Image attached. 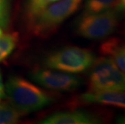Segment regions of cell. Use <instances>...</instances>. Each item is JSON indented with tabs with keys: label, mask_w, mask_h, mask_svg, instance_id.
Listing matches in <instances>:
<instances>
[{
	"label": "cell",
	"mask_w": 125,
	"mask_h": 124,
	"mask_svg": "<svg viewBox=\"0 0 125 124\" xmlns=\"http://www.w3.org/2000/svg\"><path fill=\"white\" fill-rule=\"evenodd\" d=\"M5 89L11 105L23 114L43 109L54 101L43 89L20 76L10 77Z\"/></svg>",
	"instance_id": "cell-1"
},
{
	"label": "cell",
	"mask_w": 125,
	"mask_h": 124,
	"mask_svg": "<svg viewBox=\"0 0 125 124\" xmlns=\"http://www.w3.org/2000/svg\"><path fill=\"white\" fill-rule=\"evenodd\" d=\"M94 60V55L89 49L69 46L50 53L45 58L44 65L52 69L79 73L90 68Z\"/></svg>",
	"instance_id": "cell-2"
},
{
	"label": "cell",
	"mask_w": 125,
	"mask_h": 124,
	"mask_svg": "<svg viewBox=\"0 0 125 124\" xmlns=\"http://www.w3.org/2000/svg\"><path fill=\"white\" fill-rule=\"evenodd\" d=\"M82 0H59L47 6L31 20V31L36 36L51 33L79 9Z\"/></svg>",
	"instance_id": "cell-3"
},
{
	"label": "cell",
	"mask_w": 125,
	"mask_h": 124,
	"mask_svg": "<svg viewBox=\"0 0 125 124\" xmlns=\"http://www.w3.org/2000/svg\"><path fill=\"white\" fill-rule=\"evenodd\" d=\"M119 23V14L115 9L91 14H82L76 23L75 31L82 38L102 39L115 31Z\"/></svg>",
	"instance_id": "cell-4"
},
{
	"label": "cell",
	"mask_w": 125,
	"mask_h": 124,
	"mask_svg": "<svg viewBox=\"0 0 125 124\" xmlns=\"http://www.w3.org/2000/svg\"><path fill=\"white\" fill-rule=\"evenodd\" d=\"M89 76V91H125V73L107 57L95 59Z\"/></svg>",
	"instance_id": "cell-5"
},
{
	"label": "cell",
	"mask_w": 125,
	"mask_h": 124,
	"mask_svg": "<svg viewBox=\"0 0 125 124\" xmlns=\"http://www.w3.org/2000/svg\"><path fill=\"white\" fill-rule=\"evenodd\" d=\"M30 76L40 86L51 90L73 91L82 85V80L78 76L59 70L37 69Z\"/></svg>",
	"instance_id": "cell-6"
},
{
	"label": "cell",
	"mask_w": 125,
	"mask_h": 124,
	"mask_svg": "<svg viewBox=\"0 0 125 124\" xmlns=\"http://www.w3.org/2000/svg\"><path fill=\"white\" fill-rule=\"evenodd\" d=\"M103 123L98 115L85 110L58 112L46 118L43 124H95Z\"/></svg>",
	"instance_id": "cell-7"
},
{
	"label": "cell",
	"mask_w": 125,
	"mask_h": 124,
	"mask_svg": "<svg viewBox=\"0 0 125 124\" xmlns=\"http://www.w3.org/2000/svg\"><path fill=\"white\" fill-rule=\"evenodd\" d=\"M81 101L125 110V91H88L82 94Z\"/></svg>",
	"instance_id": "cell-8"
},
{
	"label": "cell",
	"mask_w": 125,
	"mask_h": 124,
	"mask_svg": "<svg viewBox=\"0 0 125 124\" xmlns=\"http://www.w3.org/2000/svg\"><path fill=\"white\" fill-rule=\"evenodd\" d=\"M100 52L104 57L111 58L125 73V41L116 37L108 39L100 46Z\"/></svg>",
	"instance_id": "cell-9"
},
{
	"label": "cell",
	"mask_w": 125,
	"mask_h": 124,
	"mask_svg": "<svg viewBox=\"0 0 125 124\" xmlns=\"http://www.w3.org/2000/svg\"><path fill=\"white\" fill-rule=\"evenodd\" d=\"M0 28V61L8 57L18 43V33L5 32Z\"/></svg>",
	"instance_id": "cell-10"
},
{
	"label": "cell",
	"mask_w": 125,
	"mask_h": 124,
	"mask_svg": "<svg viewBox=\"0 0 125 124\" xmlns=\"http://www.w3.org/2000/svg\"><path fill=\"white\" fill-rule=\"evenodd\" d=\"M119 0H85L84 14L98 13L115 9Z\"/></svg>",
	"instance_id": "cell-11"
},
{
	"label": "cell",
	"mask_w": 125,
	"mask_h": 124,
	"mask_svg": "<svg viewBox=\"0 0 125 124\" xmlns=\"http://www.w3.org/2000/svg\"><path fill=\"white\" fill-rule=\"evenodd\" d=\"M23 114L11 105L0 102V124L17 123Z\"/></svg>",
	"instance_id": "cell-12"
},
{
	"label": "cell",
	"mask_w": 125,
	"mask_h": 124,
	"mask_svg": "<svg viewBox=\"0 0 125 124\" xmlns=\"http://www.w3.org/2000/svg\"><path fill=\"white\" fill-rule=\"evenodd\" d=\"M59 0H27L25 5V13L28 19L31 20L47 6Z\"/></svg>",
	"instance_id": "cell-13"
},
{
	"label": "cell",
	"mask_w": 125,
	"mask_h": 124,
	"mask_svg": "<svg viewBox=\"0 0 125 124\" xmlns=\"http://www.w3.org/2000/svg\"><path fill=\"white\" fill-rule=\"evenodd\" d=\"M10 19L9 0H0V28H5Z\"/></svg>",
	"instance_id": "cell-14"
},
{
	"label": "cell",
	"mask_w": 125,
	"mask_h": 124,
	"mask_svg": "<svg viewBox=\"0 0 125 124\" xmlns=\"http://www.w3.org/2000/svg\"><path fill=\"white\" fill-rule=\"evenodd\" d=\"M115 10L119 12V14L125 15V0H119Z\"/></svg>",
	"instance_id": "cell-15"
},
{
	"label": "cell",
	"mask_w": 125,
	"mask_h": 124,
	"mask_svg": "<svg viewBox=\"0 0 125 124\" xmlns=\"http://www.w3.org/2000/svg\"><path fill=\"white\" fill-rule=\"evenodd\" d=\"M6 97V93H5V86L3 84V81H2V77L0 73V102L2 99Z\"/></svg>",
	"instance_id": "cell-16"
},
{
	"label": "cell",
	"mask_w": 125,
	"mask_h": 124,
	"mask_svg": "<svg viewBox=\"0 0 125 124\" xmlns=\"http://www.w3.org/2000/svg\"><path fill=\"white\" fill-rule=\"evenodd\" d=\"M116 123L125 124V114H122L118 116V118H116Z\"/></svg>",
	"instance_id": "cell-17"
}]
</instances>
